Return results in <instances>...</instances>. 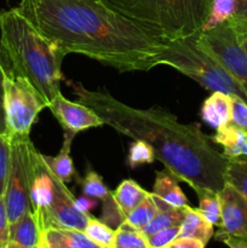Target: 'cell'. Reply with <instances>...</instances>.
I'll list each match as a JSON object with an SVG mask.
<instances>
[{"label":"cell","instance_id":"cell-6","mask_svg":"<svg viewBox=\"0 0 247 248\" xmlns=\"http://www.w3.org/2000/svg\"><path fill=\"white\" fill-rule=\"evenodd\" d=\"M11 138V161L4 193L10 225L31 211V190L34 176L35 147L28 137Z\"/></svg>","mask_w":247,"mask_h":248},{"label":"cell","instance_id":"cell-35","mask_svg":"<svg viewBox=\"0 0 247 248\" xmlns=\"http://www.w3.org/2000/svg\"><path fill=\"white\" fill-rule=\"evenodd\" d=\"M171 245L173 248H205L206 246L200 240L188 239V237H178Z\"/></svg>","mask_w":247,"mask_h":248},{"label":"cell","instance_id":"cell-28","mask_svg":"<svg viewBox=\"0 0 247 248\" xmlns=\"http://www.w3.org/2000/svg\"><path fill=\"white\" fill-rule=\"evenodd\" d=\"M155 160L154 149L149 144L140 140H133L132 144L130 145L128 150L127 161L130 167L136 169L140 165L153 164Z\"/></svg>","mask_w":247,"mask_h":248},{"label":"cell","instance_id":"cell-22","mask_svg":"<svg viewBox=\"0 0 247 248\" xmlns=\"http://www.w3.org/2000/svg\"><path fill=\"white\" fill-rule=\"evenodd\" d=\"M219 193V191H218ZM212 190H202L199 196V212L212 225L219 228L222 224V208H220L219 194Z\"/></svg>","mask_w":247,"mask_h":248},{"label":"cell","instance_id":"cell-36","mask_svg":"<svg viewBox=\"0 0 247 248\" xmlns=\"http://www.w3.org/2000/svg\"><path fill=\"white\" fill-rule=\"evenodd\" d=\"M218 241L224 242L229 248H247V236H222Z\"/></svg>","mask_w":247,"mask_h":248},{"label":"cell","instance_id":"cell-17","mask_svg":"<svg viewBox=\"0 0 247 248\" xmlns=\"http://www.w3.org/2000/svg\"><path fill=\"white\" fill-rule=\"evenodd\" d=\"M213 236V225L199 212L198 208L185 206L184 219L179 227L178 237L196 239L207 245ZM177 237V239H178Z\"/></svg>","mask_w":247,"mask_h":248},{"label":"cell","instance_id":"cell-10","mask_svg":"<svg viewBox=\"0 0 247 248\" xmlns=\"http://www.w3.org/2000/svg\"><path fill=\"white\" fill-rule=\"evenodd\" d=\"M48 109L62 126L64 135L74 136L81 131L104 125L101 116L81 102H72L64 98L62 93L57 94L51 102Z\"/></svg>","mask_w":247,"mask_h":248},{"label":"cell","instance_id":"cell-23","mask_svg":"<svg viewBox=\"0 0 247 248\" xmlns=\"http://www.w3.org/2000/svg\"><path fill=\"white\" fill-rule=\"evenodd\" d=\"M113 248H149V245L140 230L124 220L115 230Z\"/></svg>","mask_w":247,"mask_h":248},{"label":"cell","instance_id":"cell-3","mask_svg":"<svg viewBox=\"0 0 247 248\" xmlns=\"http://www.w3.org/2000/svg\"><path fill=\"white\" fill-rule=\"evenodd\" d=\"M0 45L12 72L27 78L50 106L61 93L64 55L18 7L0 12Z\"/></svg>","mask_w":247,"mask_h":248},{"label":"cell","instance_id":"cell-33","mask_svg":"<svg viewBox=\"0 0 247 248\" xmlns=\"http://www.w3.org/2000/svg\"><path fill=\"white\" fill-rule=\"evenodd\" d=\"M10 242V223L7 218L4 195H0V248H6Z\"/></svg>","mask_w":247,"mask_h":248},{"label":"cell","instance_id":"cell-31","mask_svg":"<svg viewBox=\"0 0 247 248\" xmlns=\"http://www.w3.org/2000/svg\"><path fill=\"white\" fill-rule=\"evenodd\" d=\"M12 70L7 56L5 55L1 45H0V132L6 133V125H5L4 114V81L6 75Z\"/></svg>","mask_w":247,"mask_h":248},{"label":"cell","instance_id":"cell-29","mask_svg":"<svg viewBox=\"0 0 247 248\" xmlns=\"http://www.w3.org/2000/svg\"><path fill=\"white\" fill-rule=\"evenodd\" d=\"M11 161V138L0 132V195H4Z\"/></svg>","mask_w":247,"mask_h":248},{"label":"cell","instance_id":"cell-13","mask_svg":"<svg viewBox=\"0 0 247 248\" xmlns=\"http://www.w3.org/2000/svg\"><path fill=\"white\" fill-rule=\"evenodd\" d=\"M232 116V96L224 92H211V96L203 102L201 119L213 128H219L230 123Z\"/></svg>","mask_w":247,"mask_h":248},{"label":"cell","instance_id":"cell-7","mask_svg":"<svg viewBox=\"0 0 247 248\" xmlns=\"http://www.w3.org/2000/svg\"><path fill=\"white\" fill-rule=\"evenodd\" d=\"M47 102L27 78L11 70L4 81L5 125L9 137H28L31 128Z\"/></svg>","mask_w":247,"mask_h":248},{"label":"cell","instance_id":"cell-15","mask_svg":"<svg viewBox=\"0 0 247 248\" xmlns=\"http://www.w3.org/2000/svg\"><path fill=\"white\" fill-rule=\"evenodd\" d=\"M213 142L223 147V154L229 159L234 157H247V133L235 127L232 124H227L217 128L213 136Z\"/></svg>","mask_w":247,"mask_h":248},{"label":"cell","instance_id":"cell-25","mask_svg":"<svg viewBox=\"0 0 247 248\" xmlns=\"http://www.w3.org/2000/svg\"><path fill=\"white\" fill-rule=\"evenodd\" d=\"M157 211L159 210H157L156 203H155L154 199H153L152 193H149V195L135 210H132L126 216L125 222H127L128 224L132 225L136 229L142 230L145 225H148L152 222L153 218L156 216Z\"/></svg>","mask_w":247,"mask_h":248},{"label":"cell","instance_id":"cell-24","mask_svg":"<svg viewBox=\"0 0 247 248\" xmlns=\"http://www.w3.org/2000/svg\"><path fill=\"white\" fill-rule=\"evenodd\" d=\"M224 178L225 183L234 186L247 200V159H229Z\"/></svg>","mask_w":247,"mask_h":248},{"label":"cell","instance_id":"cell-5","mask_svg":"<svg viewBox=\"0 0 247 248\" xmlns=\"http://www.w3.org/2000/svg\"><path fill=\"white\" fill-rule=\"evenodd\" d=\"M198 34L186 38L167 40L156 65H169L198 81L210 92H224L247 101L246 94L232 75L211 55L200 47Z\"/></svg>","mask_w":247,"mask_h":248},{"label":"cell","instance_id":"cell-26","mask_svg":"<svg viewBox=\"0 0 247 248\" xmlns=\"http://www.w3.org/2000/svg\"><path fill=\"white\" fill-rule=\"evenodd\" d=\"M84 232L102 248H113L114 239H115V230L110 229L108 225L102 220L94 217H90L87 225L85 227Z\"/></svg>","mask_w":247,"mask_h":248},{"label":"cell","instance_id":"cell-18","mask_svg":"<svg viewBox=\"0 0 247 248\" xmlns=\"http://www.w3.org/2000/svg\"><path fill=\"white\" fill-rule=\"evenodd\" d=\"M149 195L145 189H143L137 182L132 179H125L120 183L113 193V200L118 207L123 220H125L126 216L135 210L147 196Z\"/></svg>","mask_w":247,"mask_h":248},{"label":"cell","instance_id":"cell-30","mask_svg":"<svg viewBox=\"0 0 247 248\" xmlns=\"http://www.w3.org/2000/svg\"><path fill=\"white\" fill-rule=\"evenodd\" d=\"M229 124L247 133V101L232 96V116Z\"/></svg>","mask_w":247,"mask_h":248},{"label":"cell","instance_id":"cell-14","mask_svg":"<svg viewBox=\"0 0 247 248\" xmlns=\"http://www.w3.org/2000/svg\"><path fill=\"white\" fill-rule=\"evenodd\" d=\"M41 229L33 211L24 213L10 225V241L24 248H40Z\"/></svg>","mask_w":247,"mask_h":248},{"label":"cell","instance_id":"cell-16","mask_svg":"<svg viewBox=\"0 0 247 248\" xmlns=\"http://www.w3.org/2000/svg\"><path fill=\"white\" fill-rule=\"evenodd\" d=\"M178 179L166 169L164 171L156 172L153 194L159 196L165 202L173 207H185L188 206V199L184 195L181 186H178Z\"/></svg>","mask_w":247,"mask_h":248},{"label":"cell","instance_id":"cell-11","mask_svg":"<svg viewBox=\"0 0 247 248\" xmlns=\"http://www.w3.org/2000/svg\"><path fill=\"white\" fill-rule=\"evenodd\" d=\"M222 224L216 240L222 236H247V200L230 184L219 190Z\"/></svg>","mask_w":247,"mask_h":248},{"label":"cell","instance_id":"cell-37","mask_svg":"<svg viewBox=\"0 0 247 248\" xmlns=\"http://www.w3.org/2000/svg\"><path fill=\"white\" fill-rule=\"evenodd\" d=\"M96 201L92 200V198H79V199H75V207L80 211V212H85V213H89V211L91 208H93L96 206Z\"/></svg>","mask_w":247,"mask_h":248},{"label":"cell","instance_id":"cell-12","mask_svg":"<svg viewBox=\"0 0 247 248\" xmlns=\"http://www.w3.org/2000/svg\"><path fill=\"white\" fill-rule=\"evenodd\" d=\"M40 248H102L84 232L75 229L47 228L41 232Z\"/></svg>","mask_w":247,"mask_h":248},{"label":"cell","instance_id":"cell-2","mask_svg":"<svg viewBox=\"0 0 247 248\" xmlns=\"http://www.w3.org/2000/svg\"><path fill=\"white\" fill-rule=\"evenodd\" d=\"M73 86L79 101L101 116L104 125L149 144L155 159L196 194L202 190L218 193L224 186L229 157L215 149L212 138L196 126L181 124L164 109L132 108L107 92L90 91L81 85Z\"/></svg>","mask_w":247,"mask_h":248},{"label":"cell","instance_id":"cell-40","mask_svg":"<svg viewBox=\"0 0 247 248\" xmlns=\"http://www.w3.org/2000/svg\"><path fill=\"white\" fill-rule=\"evenodd\" d=\"M161 248H173V246H172V245H169V246H165V247H161Z\"/></svg>","mask_w":247,"mask_h":248},{"label":"cell","instance_id":"cell-39","mask_svg":"<svg viewBox=\"0 0 247 248\" xmlns=\"http://www.w3.org/2000/svg\"><path fill=\"white\" fill-rule=\"evenodd\" d=\"M6 248H24V247H22V246H19V245L15 244V242H11V241H10V242H9V245H7V247H6Z\"/></svg>","mask_w":247,"mask_h":248},{"label":"cell","instance_id":"cell-27","mask_svg":"<svg viewBox=\"0 0 247 248\" xmlns=\"http://www.w3.org/2000/svg\"><path fill=\"white\" fill-rule=\"evenodd\" d=\"M82 193L85 196L106 201L111 196V191L104 184L103 178L94 171H90L81 182Z\"/></svg>","mask_w":247,"mask_h":248},{"label":"cell","instance_id":"cell-4","mask_svg":"<svg viewBox=\"0 0 247 248\" xmlns=\"http://www.w3.org/2000/svg\"><path fill=\"white\" fill-rule=\"evenodd\" d=\"M107 6L165 40L200 33L212 0H102Z\"/></svg>","mask_w":247,"mask_h":248},{"label":"cell","instance_id":"cell-8","mask_svg":"<svg viewBox=\"0 0 247 248\" xmlns=\"http://www.w3.org/2000/svg\"><path fill=\"white\" fill-rule=\"evenodd\" d=\"M198 43L232 75L247 98V52L229 22L210 31H200Z\"/></svg>","mask_w":247,"mask_h":248},{"label":"cell","instance_id":"cell-38","mask_svg":"<svg viewBox=\"0 0 247 248\" xmlns=\"http://www.w3.org/2000/svg\"><path fill=\"white\" fill-rule=\"evenodd\" d=\"M236 34H237V38H239L240 44H241V46L245 48V51L247 52V31H236Z\"/></svg>","mask_w":247,"mask_h":248},{"label":"cell","instance_id":"cell-20","mask_svg":"<svg viewBox=\"0 0 247 248\" xmlns=\"http://www.w3.org/2000/svg\"><path fill=\"white\" fill-rule=\"evenodd\" d=\"M184 213H185V207H171L165 208V210L157 211L156 216L152 219V222L145 225L140 232L145 237L155 234L162 229H167L171 227H181L182 222L184 219Z\"/></svg>","mask_w":247,"mask_h":248},{"label":"cell","instance_id":"cell-9","mask_svg":"<svg viewBox=\"0 0 247 248\" xmlns=\"http://www.w3.org/2000/svg\"><path fill=\"white\" fill-rule=\"evenodd\" d=\"M90 217V213L80 212L75 207L74 195L65 186V183L61 181L52 203L39 217H36V219L41 232L47 228L75 229L84 232Z\"/></svg>","mask_w":247,"mask_h":248},{"label":"cell","instance_id":"cell-34","mask_svg":"<svg viewBox=\"0 0 247 248\" xmlns=\"http://www.w3.org/2000/svg\"><path fill=\"white\" fill-rule=\"evenodd\" d=\"M234 31H247V0H239V6L232 19L228 21Z\"/></svg>","mask_w":247,"mask_h":248},{"label":"cell","instance_id":"cell-32","mask_svg":"<svg viewBox=\"0 0 247 248\" xmlns=\"http://www.w3.org/2000/svg\"><path fill=\"white\" fill-rule=\"evenodd\" d=\"M179 227H171L162 229L147 237L149 248H161L171 245L178 237Z\"/></svg>","mask_w":247,"mask_h":248},{"label":"cell","instance_id":"cell-21","mask_svg":"<svg viewBox=\"0 0 247 248\" xmlns=\"http://www.w3.org/2000/svg\"><path fill=\"white\" fill-rule=\"evenodd\" d=\"M237 6L239 0H212L207 19L201 31H210L232 19L236 12Z\"/></svg>","mask_w":247,"mask_h":248},{"label":"cell","instance_id":"cell-19","mask_svg":"<svg viewBox=\"0 0 247 248\" xmlns=\"http://www.w3.org/2000/svg\"><path fill=\"white\" fill-rule=\"evenodd\" d=\"M73 138H74V136L64 135V142H63L62 149L57 156L51 157L43 155L44 160L50 167L51 171L53 172V174L57 178H60L63 183H68V182L72 181L75 173L73 160L70 157V144H72Z\"/></svg>","mask_w":247,"mask_h":248},{"label":"cell","instance_id":"cell-1","mask_svg":"<svg viewBox=\"0 0 247 248\" xmlns=\"http://www.w3.org/2000/svg\"><path fill=\"white\" fill-rule=\"evenodd\" d=\"M64 56L80 53L119 72H147L167 40L102 0H22L18 7Z\"/></svg>","mask_w":247,"mask_h":248}]
</instances>
